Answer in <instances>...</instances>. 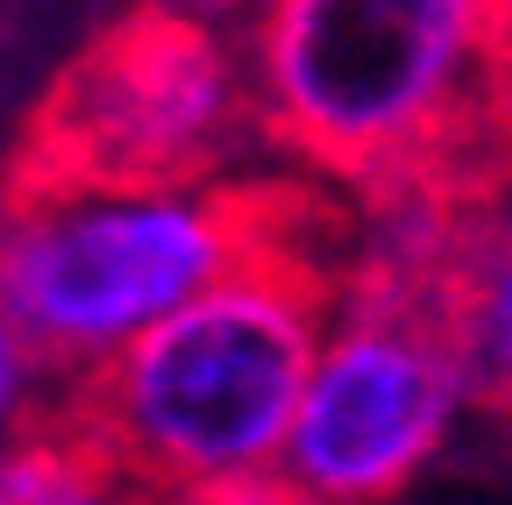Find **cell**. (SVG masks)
Listing matches in <instances>:
<instances>
[{"label": "cell", "instance_id": "6", "mask_svg": "<svg viewBox=\"0 0 512 505\" xmlns=\"http://www.w3.org/2000/svg\"><path fill=\"white\" fill-rule=\"evenodd\" d=\"M463 363H470V399L512 420V207L505 200L477 214L463 257Z\"/></svg>", "mask_w": 512, "mask_h": 505}, {"label": "cell", "instance_id": "1", "mask_svg": "<svg viewBox=\"0 0 512 505\" xmlns=\"http://www.w3.org/2000/svg\"><path fill=\"white\" fill-rule=\"evenodd\" d=\"M242 79L264 136L363 214L512 200L498 0H249Z\"/></svg>", "mask_w": 512, "mask_h": 505}, {"label": "cell", "instance_id": "2", "mask_svg": "<svg viewBox=\"0 0 512 505\" xmlns=\"http://www.w3.org/2000/svg\"><path fill=\"white\" fill-rule=\"evenodd\" d=\"M356 242V207L320 185H278L271 228L249 257L50 392L150 491L264 470L278 463Z\"/></svg>", "mask_w": 512, "mask_h": 505}, {"label": "cell", "instance_id": "4", "mask_svg": "<svg viewBox=\"0 0 512 505\" xmlns=\"http://www.w3.org/2000/svg\"><path fill=\"white\" fill-rule=\"evenodd\" d=\"M249 114V79L200 8H128L107 22L15 136L29 178H221Z\"/></svg>", "mask_w": 512, "mask_h": 505}, {"label": "cell", "instance_id": "9", "mask_svg": "<svg viewBox=\"0 0 512 505\" xmlns=\"http://www.w3.org/2000/svg\"><path fill=\"white\" fill-rule=\"evenodd\" d=\"M128 505H185V498H178V491H150V484H143V491L128 498Z\"/></svg>", "mask_w": 512, "mask_h": 505}, {"label": "cell", "instance_id": "8", "mask_svg": "<svg viewBox=\"0 0 512 505\" xmlns=\"http://www.w3.org/2000/svg\"><path fill=\"white\" fill-rule=\"evenodd\" d=\"M29 349L15 342V328H8V313H0V434H8L15 420H22V406H29Z\"/></svg>", "mask_w": 512, "mask_h": 505}, {"label": "cell", "instance_id": "10", "mask_svg": "<svg viewBox=\"0 0 512 505\" xmlns=\"http://www.w3.org/2000/svg\"><path fill=\"white\" fill-rule=\"evenodd\" d=\"M498 36H505V65H512V0H498Z\"/></svg>", "mask_w": 512, "mask_h": 505}, {"label": "cell", "instance_id": "3", "mask_svg": "<svg viewBox=\"0 0 512 505\" xmlns=\"http://www.w3.org/2000/svg\"><path fill=\"white\" fill-rule=\"evenodd\" d=\"M278 178H0V313L50 385L107 363L271 228Z\"/></svg>", "mask_w": 512, "mask_h": 505}, {"label": "cell", "instance_id": "7", "mask_svg": "<svg viewBox=\"0 0 512 505\" xmlns=\"http://www.w3.org/2000/svg\"><path fill=\"white\" fill-rule=\"evenodd\" d=\"M185 505H313L278 463H264V470H242V477H214V484H192V491H178Z\"/></svg>", "mask_w": 512, "mask_h": 505}, {"label": "cell", "instance_id": "5", "mask_svg": "<svg viewBox=\"0 0 512 505\" xmlns=\"http://www.w3.org/2000/svg\"><path fill=\"white\" fill-rule=\"evenodd\" d=\"M136 491L121 456L57 392L22 406L15 434H0V505H128Z\"/></svg>", "mask_w": 512, "mask_h": 505}]
</instances>
